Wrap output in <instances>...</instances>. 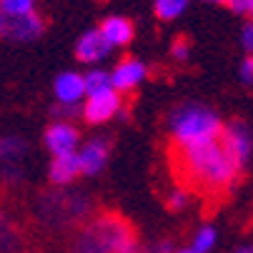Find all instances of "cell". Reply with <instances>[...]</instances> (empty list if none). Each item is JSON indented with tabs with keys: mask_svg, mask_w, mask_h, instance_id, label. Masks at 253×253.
<instances>
[{
	"mask_svg": "<svg viewBox=\"0 0 253 253\" xmlns=\"http://www.w3.org/2000/svg\"><path fill=\"white\" fill-rule=\"evenodd\" d=\"M170 153H173L178 175L191 188H198L208 196H218L228 191L241 173L236 161L223 148L221 138L198 143V146H191V148H175Z\"/></svg>",
	"mask_w": 253,
	"mask_h": 253,
	"instance_id": "1",
	"label": "cell"
},
{
	"mask_svg": "<svg viewBox=\"0 0 253 253\" xmlns=\"http://www.w3.org/2000/svg\"><path fill=\"white\" fill-rule=\"evenodd\" d=\"M70 253H140V243L118 213H98L78 231Z\"/></svg>",
	"mask_w": 253,
	"mask_h": 253,
	"instance_id": "2",
	"label": "cell"
},
{
	"mask_svg": "<svg viewBox=\"0 0 253 253\" xmlns=\"http://www.w3.org/2000/svg\"><path fill=\"white\" fill-rule=\"evenodd\" d=\"M168 133L173 140V148H191L198 143H208L221 138L223 123L221 116L211 105L198 100H186L175 105L168 113Z\"/></svg>",
	"mask_w": 253,
	"mask_h": 253,
	"instance_id": "3",
	"label": "cell"
},
{
	"mask_svg": "<svg viewBox=\"0 0 253 253\" xmlns=\"http://www.w3.org/2000/svg\"><path fill=\"white\" fill-rule=\"evenodd\" d=\"M35 218L48 231H70L93 218V201L83 191H65L55 186L53 191L38 196Z\"/></svg>",
	"mask_w": 253,
	"mask_h": 253,
	"instance_id": "4",
	"label": "cell"
},
{
	"mask_svg": "<svg viewBox=\"0 0 253 253\" xmlns=\"http://www.w3.org/2000/svg\"><path fill=\"white\" fill-rule=\"evenodd\" d=\"M121 111H123V98H121V93L116 88L85 95V100L81 105V116L90 126H103L108 121H113V118H118Z\"/></svg>",
	"mask_w": 253,
	"mask_h": 253,
	"instance_id": "5",
	"label": "cell"
},
{
	"mask_svg": "<svg viewBox=\"0 0 253 253\" xmlns=\"http://www.w3.org/2000/svg\"><path fill=\"white\" fill-rule=\"evenodd\" d=\"M221 143L228 151V156L236 161V166L243 170L246 163L253 156V133H251V128L243 121H231L221 130Z\"/></svg>",
	"mask_w": 253,
	"mask_h": 253,
	"instance_id": "6",
	"label": "cell"
},
{
	"mask_svg": "<svg viewBox=\"0 0 253 253\" xmlns=\"http://www.w3.org/2000/svg\"><path fill=\"white\" fill-rule=\"evenodd\" d=\"M43 143L50 156H70L81 148V133L70 121H53L43 135Z\"/></svg>",
	"mask_w": 253,
	"mask_h": 253,
	"instance_id": "7",
	"label": "cell"
},
{
	"mask_svg": "<svg viewBox=\"0 0 253 253\" xmlns=\"http://www.w3.org/2000/svg\"><path fill=\"white\" fill-rule=\"evenodd\" d=\"M76 156L81 163V175H98L105 168L108 156H111V140L103 135H95V138L81 143Z\"/></svg>",
	"mask_w": 253,
	"mask_h": 253,
	"instance_id": "8",
	"label": "cell"
},
{
	"mask_svg": "<svg viewBox=\"0 0 253 253\" xmlns=\"http://www.w3.org/2000/svg\"><path fill=\"white\" fill-rule=\"evenodd\" d=\"M146 78H148V68H146V63L138 60V58H123L111 70V83H113V88L121 95L135 90Z\"/></svg>",
	"mask_w": 253,
	"mask_h": 253,
	"instance_id": "9",
	"label": "cell"
},
{
	"mask_svg": "<svg viewBox=\"0 0 253 253\" xmlns=\"http://www.w3.org/2000/svg\"><path fill=\"white\" fill-rule=\"evenodd\" d=\"M53 95H55V103L81 105L85 100L83 73H76V70H63V73H58L53 81Z\"/></svg>",
	"mask_w": 253,
	"mask_h": 253,
	"instance_id": "10",
	"label": "cell"
},
{
	"mask_svg": "<svg viewBox=\"0 0 253 253\" xmlns=\"http://www.w3.org/2000/svg\"><path fill=\"white\" fill-rule=\"evenodd\" d=\"M111 43H108L105 38H103V33L95 28V30H85L81 38H78V43H76V58L81 60V63H85V65H98V63H103L108 55H111Z\"/></svg>",
	"mask_w": 253,
	"mask_h": 253,
	"instance_id": "11",
	"label": "cell"
},
{
	"mask_svg": "<svg viewBox=\"0 0 253 253\" xmlns=\"http://www.w3.org/2000/svg\"><path fill=\"white\" fill-rule=\"evenodd\" d=\"M43 30H45V20L38 13H30V15H20V18H8L3 38H10L18 43H30L35 38H41Z\"/></svg>",
	"mask_w": 253,
	"mask_h": 253,
	"instance_id": "12",
	"label": "cell"
},
{
	"mask_svg": "<svg viewBox=\"0 0 253 253\" xmlns=\"http://www.w3.org/2000/svg\"><path fill=\"white\" fill-rule=\"evenodd\" d=\"M78 175H81V163H78L76 153H70V156H50L48 178H50L53 186L65 188V186L73 183Z\"/></svg>",
	"mask_w": 253,
	"mask_h": 253,
	"instance_id": "13",
	"label": "cell"
},
{
	"mask_svg": "<svg viewBox=\"0 0 253 253\" xmlns=\"http://www.w3.org/2000/svg\"><path fill=\"white\" fill-rule=\"evenodd\" d=\"M98 30L103 33V38L111 43V48H123V45H128V43L133 41V35H135L133 23H130L128 18H123V15H108V18L100 23Z\"/></svg>",
	"mask_w": 253,
	"mask_h": 253,
	"instance_id": "14",
	"label": "cell"
},
{
	"mask_svg": "<svg viewBox=\"0 0 253 253\" xmlns=\"http://www.w3.org/2000/svg\"><path fill=\"white\" fill-rule=\"evenodd\" d=\"M23 233L15 226V221L0 208V253H20Z\"/></svg>",
	"mask_w": 253,
	"mask_h": 253,
	"instance_id": "15",
	"label": "cell"
},
{
	"mask_svg": "<svg viewBox=\"0 0 253 253\" xmlns=\"http://www.w3.org/2000/svg\"><path fill=\"white\" fill-rule=\"evenodd\" d=\"M28 151V143L18 135H0V161L3 163H13L20 161Z\"/></svg>",
	"mask_w": 253,
	"mask_h": 253,
	"instance_id": "16",
	"label": "cell"
},
{
	"mask_svg": "<svg viewBox=\"0 0 253 253\" xmlns=\"http://www.w3.org/2000/svg\"><path fill=\"white\" fill-rule=\"evenodd\" d=\"M83 81H85V95H93V93H103L108 88H113L111 83V70H103L98 65H93L88 73H83Z\"/></svg>",
	"mask_w": 253,
	"mask_h": 253,
	"instance_id": "17",
	"label": "cell"
},
{
	"mask_svg": "<svg viewBox=\"0 0 253 253\" xmlns=\"http://www.w3.org/2000/svg\"><path fill=\"white\" fill-rule=\"evenodd\" d=\"M215 243H218V231L213 226H201L196 233H193V241H191V248L196 253H213Z\"/></svg>",
	"mask_w": 253,
	"mask_h": 253,
	"instance_id": "18",
	"label": "cell"
},
{
	"mask_svg": "<svg viewBox=\"0 0 253 253\" xmlns=\"http://www.w3.org/2000/svg\"><path fill=\"white\" fill-rule=\"evenodd\" d=\"M191 0H156L153 3V10L161 20H175L186 13Z\"/></svg>",
	"mask_w": 253,
	"mask_h": 253,
	"instance_id": "19",
	"label": "cell"
},
{
	"mask_svg": "<svg viewBox=\"0 0 253 253\" xmlns=\"http://www.w3.org/2000/svg\"><path fill=\"white\" fill-rule=\"evenodd\" d=\"M0 10L5 18H20L35 13V0H0Z\"/></svg>",
	"mask_w": 253,
	"mask_h": 253,
	"instance_id": "20",
	"label": "cell"
},
{
	"mask_svg": "<svg viewBox=\"0 0 253 253\" xmlns=\"http://www.w3.org/2000/svg\"><path fill=\"white\" fill-rule=\"evenodd\" d=\"M188 203H191L188 188H173L170 191V196H168V208L170 211H183V208H188Z\"/></svg>",
	"mask_w": 253,
	"mask_h": 253,
	"instance_id": "21",
	"label": "cell"
},
{
	"mask_svg": "<svg viewBox=\"0 0 253 253\" xmlns=\"http://www.w3.org/2000/svg\"><path fill=\"white\" fill-rule=\"evenodd\" d=\"M170 55H173V60H178V63H186V60L191 58V43H188L186 38H175V41L170 43Z\"/></svg>",
	"mask_w": 253,
	"mask_h": 253,
	"instance_id": "22",
	"label": "cell"
},
{
	"mask_svg": "<svg viewBox=\"0 0 253 253\" xmlns=\"http://www.w3.org/2000/svg\"><path fill=\"white\" fill-rule=\"evenodd\" d=\"M81 116V105H65V103H55L53 105V118L55 121H70Z\"/></svg>",
	"mask_w": 253,
	"mask_h": 253,
	"instance_id": "23",
	"label": "cell"
},
{
	"mask_svg": "<svg viewBox=\"0 0 253 253\" xmlns=\"http://www.w3.org/2000/svg\"><path fill=\"white\" fill-rule=\"evenodd\" d=\"M3 178L8 180V183H13V186H18L20 180H23V168L18 166V161H13V163H5L3 166Z\"/></svg>",
	"mask_w": 253,
	"mask_h": 253,
	"instance_id": "24",
	"label": "cell"
},
{
	"mask_svg": "<svg viewBox=\"0 0 253 253\" xmlns=\"http://www.w3.org/2000/svg\"><path fill=\"white\" fill-rule=\"evenodd\" d=\"M238 78H241V83H246V85H253V55H246V58L241 60V68H238Z\"/></svg>",
	"mask_w": 253,
	"mask_h": 253,
	"instance_id": "25",
	"label": "cell"
},
{
	"mask_svg": "<svg viewBox=\"0 0 253 253\" xmlns=\"http://www.w3.org/2000/svg\"><path fill=\"white\" fill-rule=\"evenodd\" d=\"M231 10H233L236 15H243V18L253 20V0H233Z\"/></svg>",
	"mask_w": 253,
	"mask_h": 253,
	"instance_id": "26",
	"label": "cell"
},
{
	"mask_svg": "<svg viewBox=\"0 0 253 253\" xmlns=\"http://www.w3.org/2000/svg\"><path fill=\"white\" fill-rule=\"evenodd\" d=\"M241 45H243L246 53L253 55V20H248L243 25V30H241Z\"/></svg>",
	"mask_w": 253,
	"mask_h": 253,
	"instance_id": "27",
	"label": "cell"
},
{
	"mask_svg": "<svg viewBox=\"0 0 253 253\" xmlns=\"http://www.w3.org/2000/svg\"><path fill=\"white\" fill-rule=\"evenodd\" d=\"M5 25H8V18H5L3 10H0V35H5Z\"/></svg>",
	"mask_w": 253,
	"mask_h": 253,
	"instance_id": "28",
	"label": "cell"
},
{
	"mask_svg": "<svg viewBox=\"0 0 253 253\" xmlns=\"http://www.w3.org/2000/svg\"><path fill=\"white\" fill-rule=\"evenodd\" d=\"M233 253H253V243H246V246H238Z\"/></svg>",
	"mask_w": 253,
	"mask_h": 253,
	"instance_id": "29",
	"label": "cell"
},
{
	"mask_svg": "<svg viewBox=\"0 0 253 253\" xmlns=\"http://www.w3.org/2000/svg\"><path fill=\"white\" fill-rule=\"evenodd\" d=\"M173 253H196V251L188 246V248H178V251H173Z\"/></svg>",
	"mask_w": 253,
	"mask_h": 253,
	"instance_id": "30",
	"label": "cell"
},
{
	"mask_svg": "<svg viewBox=\"0 0 253 253\" xmlns=\"http://www.w3.org/2000/svg\"><path fill=\"white\" fill-rule=\"evenodd\" d=\"M206 3H226V5H231L233 0H206Z\"/></svg>",
	"mask_w": 253,
	"mask_h": 253,
	"instance_id": "31",
	"label": "cell"
},
{
	"mask_svg": "<svg viewBox=\"0 0 253 253\" xmlns=\"http://www.w3.org/2000/svg\"><path fill=\"white\" fill-rule=\"evenodd\" d=\"M20 253H35V251H20Z\"/></svg>",
	"mask_w": 253,
	"mask_h": 253,
	"instance_id": "32",
	"label": "cell"
}]
</instances>
